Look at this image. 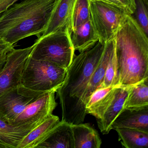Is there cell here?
<instances>
[{"label":"cell","instance_id":"6da1fadb","mask_svg":"<svg viewBox=\"0 0 148 148\" xmlns=\"http://www.w3.org/2000/svg\"><path fill=\"white\" fill-rule=\"evenodd\" d=\"M105 44L98 41L73 58L61 86L56 92L61 106L62 120L70 124L83 123L86 116L83 99L88 83L101 58Z\"/></svg>","mask_w":148,"mask_h":148},{"label":"cell","instance_id":"7a4b0ae2","mask_svg":"<svg viewBox=\"0 0 148 148\" xmlns=\"http://www.w3.org/2000/svg\"><path fill=\"white\" fill-rule=\"evenodd\" d=\"M117 85L130 86L148 79V37L130 14L114 37Z\"/></svg>","mask_w":148,"mask_h":148},{"label":"cell","instance_id":"3957f363","mask_svg":"<svg viewBox=\"0 0 148 148\" xmlns=\"http://www.w3.org/2000/svg\"><path fill=\"white\" fill-rule=\"evenodd\" d=\"M55 0H21L0 15V40L14 46L45 31Z\"/></svg>","mask_w":148,"mask_h":148},{"label":"cell","instance_id":"277c9868","mask_svg":"<svg viewBox=\"0 0 148 148\" xmlns=\"http://www.w3.org/2000/svg\"><path fill=\"white\" fill-rule=\"evenodd\" d=\"M33 45L32 58L51 62L67 70L74 57L75 51L67 29L40 36Z\"/></svg>","mask_w":148,"mask_h":148},{"label":"cell","instance_id":"5b68a950","mask_svg":"<svg viewBox=\"0 0 148 148\" xmlns=\"http://www.w3.org/2000/svg\"><path fill=\"white\" fill-rule=\"evenodd\" d=\"M66 71L51 62L36 60L30 56L24 66L20 84L36 91L57 92L64 82Z\"/></svg>","mask_w":148,"mask_h":148},{"label":"cell","instance_id":"8992f818","mask_svg":"<svg viewBox=\"0 0 148 148\" xmlns=\"http://www.w3.org/2000/svg\"><path fill=\"white\" fill-rule=\"evenodd\" d=\"M90 19L103 44L112 39L129 15L123 8L102 2H90Z\"/></svg>","mask_w":148,"mask_h":148},{"label":"cell","instance_id":"52a82bcc","mask_svg":"<svg viewBox=\"0 0 148 148\" xmlns=\"http://www.w3.org/2000/svg\"><path fill=\"white\" fill-rule=\"evenodd\" d=\"M45 92L27 89L20 84L0 96V113L11 124L28 105Z\"/></svg>","mask_w":148,"mask_h":148},{"label":"cell","instance_id":"ba28073f","mask_svg":"<svg viewBox=\"0 0 148 148\" xmlns=\"http://www.w3.org/2000/svg\"><path fill=\"white\" fill-rule=\"evenodd\" d=\"M33 47V45L24 49L14 48L8 53L5 63L0 70V96L20 84L24 66Z\"/></svg>","mask_w":148,"mask_h":148},{"label":"cell","instance_id":"9c48e42d","mask_svg":"<svg viewBox=\"0 0 148 148\" xmlns=\"http://www.w3.org/2000/svg\"><path fill=\"white\" fill-rule=\"evenodd\" d=\"M56 91L44 93L28 105L11 124L15 125L39 124L53 114L57 107L55 95Z\"/></svg>","mask_w":148,"mask_h":148},{"label":"cell","instance_id":"30bf717a","mask_svg":"<svg viewBox=\"0 0 148 148\" xmlns=\"http://www.w3.org/2000/svg\"><path fill=\"white\" fill-rule=\"evenodd\" d=\"M76 1V0H55L47 25L41 36L67 29L70 32Z\"/></svg>","mask_w":148,"mask_h":148},{"label":"cell","instance_id":"8fae6325","mask_svg":"<svg viewBox=\"0 0 148 148\" xmlns=\"http://www.w3.org/2000/svg\"><path fill=\"white\" fill-rule=\"evenodd\" d=\"M129 128L148 132V106L124 108L114 120L112 130Z\"/></svg>","mask_w":148,"mask_h":148},{"label":"cell","instance_id":"7c38bea8","mask_svg":"<svg viewBox=\"0 0 148 148\" xmlns=\"http://www.w3.org/2000/svg\"><path fill=\"white\" fill-rule=\"evenodd\" d=\"M130 86L117 85L114 99L100 119L97 120L101 133L108 134L112 130L114 120L124 108Z\"/></svg>","mask_w":148,"mask_h":148},{"label":"cell","instance_id":"4fadbf2b","mask_svg":"<svg viewBox=\"0 0 148 148\" xmlns=\"http://www.w3.org/2000/svg\"><path fill=\"white\" fill-rule=\"evenodd\" d=\"M38 125H14L0 113V145L3 148H18L25 137Z\"/></svg>","mask_w":148,"mask_h":148},{"label":"cell","instance_id":"5bb4252c","mask_svg":"<svg viewBox=\"0 0 148 148\" xmlns=\"http://www.w3.org/2000/svg\"><path fill=\"white\" fill-rule=\"evenodd\" d=\"M74 148L71 124L61 120L36 148Z\"/></svg>","mask_w":148,"mask_h":148},{"label":"cell","instance_id":"9a60e30c","mask_svg":"<svg viewBox=\"0 0 148 148\" xmlns=\"http://www.w3.org/2000/svg\"><path fill=\"white\" fill-rule=\"evenodd\" d=\"M117 86L99 88L90 95L86 104V114L100 119L114 99Z\"/></svg>","mask_w":148,"mask_h":148},{"label":"cell","instance_id":"2e32d148","mask_svg":"<svg viewBox=\"0 0 148 148\" xmlns=\"http://www.w3.org/2000/svg\"><path fill=\"white\" fill-rule=\"evenodd\" d=\"M115 44L114 38L105 44L101 58L91 77L83 98V105L85 108L90 95L94 91L99 88L103 82L110 54Z\"/></svg>","mask_w":148,"mask_h":148},{"label":"cell","instance_id":"e0dca14e","mask_svg":"<svg viewBox=\"0 0 148 148\" xmlns=\"http://www.w3.org/2000/svg\"><path fill=\"white\" fill-rule=\"evenodd\" d=\"M74 148H99L102 140L97 131L88 123L71 124Z\"/></svg>","mask_w":148,"mask_h":148},{"label":"cell","instance_id":"ac0fdd59","mask_svg":"<svg viewBox=\"0 0 148 148\" xmlns=\"http://www.w3.org/2000/svg\"><path fill=\"white\" fill-rule=\"evenodd\" d=\"M71 39L74 51L79 53L89 50L99 41L91 19L75 28L71 34Z\"/></svg>","mask_w":148,"mask_h":148},{"label":"cell","instance_id":"d6986e66","mask_svg":"<svg viewBox=\"0 0 148 148\" xmlns=\"http://www.w3.org/2000/svg\"><path fill=\"white\" fill-rule=\"evenodd\" d=\"M59 121L58 116L52 114L31 130L23 138L18 148H36Z\"/></svg>","mask_w":148,"mask_h":148},{"label":"cell","instance_id":"ffe728a7","mask_svg":"<svg viewBox=\"0 0 148 148\" xmlns=\"http://www.w3.org/2000/svg\"><path fill=\"white\" fill-rule=\"evenodd\" d=\"M119 138L126 148H146L148 146V132L129 128H117Z\"/></svg>","mask_w":148,"mask_h":148},{"label":"cell","instance_id":"44dd1931","mask_svg":"<svg viewBox=\"0 0 148 148\" xmlns=\"http://www.w3.org/2000/svg\"><path fill=\"white\" fill-rule=\"evenodd\" d=\"M146 106H148V79L130 86L124 108Z\"/></svg>","mask_w":148,"mask_h":148},{"label":"cell","instance_id":"7402d4cb","mask_svg":"<svg viewBox=\"0 0 148 148\" xmlns=\"http://www.w3.org/2000/svg\"><path fill=\"white\" fill-rule=\"evenodd\" d=\"M90 19L89 0H76L71 21L70 33Z\"/></svg>","mask_w":148,"mask_h":148},{"label":"cell","instance_id":"603a6c76","mask_svg":"<svg viewBox=\"0 0 148 148\" xmlns=\"http://www.w3.org/2000/svg\"><path fill=\"white\" fill-rule=\"evenodd\" d=\"M118 81V65L115 50V44L110 54L103 79L99 88L115 86L117 85Z\"/></svg>","mask_w":148,"mask_h":148},{"label":"cell","instance_id":"cb8c5ba5","mask_svg":"<svg viewBox=\"0 0 148 148\" xmlns=\"http://www.w3.org/2000/svg\"><path fill=\"white\" fill-rule=\"evenodd\" d=\"M135 9L130 14L144 32L148 35V0H134Z\"/></svg>","mask_w":148,"mask_h":148},{"label":"cell","instance_id":"d4e9b609","mask_svg":"<svg viewBox=\"0 0 148 148\" xmlns=\"http://www.w3.org/2000/svg\"><path fill=\"white\" fill-rule=\"evenodd\" d=\"M13 46L0 40V57L8 55L14 49Z\"/></svg>","mask_w":148,"mask_h":148},{"label":"cell","instance_id":"484cf974","mask_svg":"<svg viewBox=\"0 0 148 148\" xmlns=\"http://www.w3.org/2000/svg\"><path fill=\"white\" fill-rule=\"evenodd\" d=\"M125 7L129 14H131L134 12L135 9L134 0H117Z\"/></svg>","mask_w":148,"mask_h":148},{"label":"cell","instance_id":"4316f807","mask_svg":"<svg viewBox=\"0 0 148 148\" xmlns=\"http://www.w3.org/2000/svg\"><path fill=\"white\" fill-rule=\"evenodd\" d=\"M89 1L90 2H102L110 4V5H113L116 6L123 8L127 12V10L125 8V7L120 2H119L117 0H89Z\"/></svg>","mask_w":148,"mask_h":148},{"label":"cell","instance_id":"83f0119b","mask_svg":"<svg viewBox=\"0 0 148 148\" xmlns=\"http://www.w3.org/2000/svg\"><path fill=\"white\" fill-rule=\"evenodd\" d=\"M7 56V55L0 57V70L2 69L5 63Z\"/></svg>","mask_w":148,"mask_h":148},{"label":"cell","instance_id":"f1b7e54d","mask_svg":"<svg viewBox=\"0 0 148 148\" xmlns=\"http://www.w3.org/2000/svg\"><path fill=\"white\" fill-rule=\"evenodd\" d=\"M2 148V146H1V145H0V148Z\"/></svg>","mask_w":148,"mask_h":148}]
</instances>
